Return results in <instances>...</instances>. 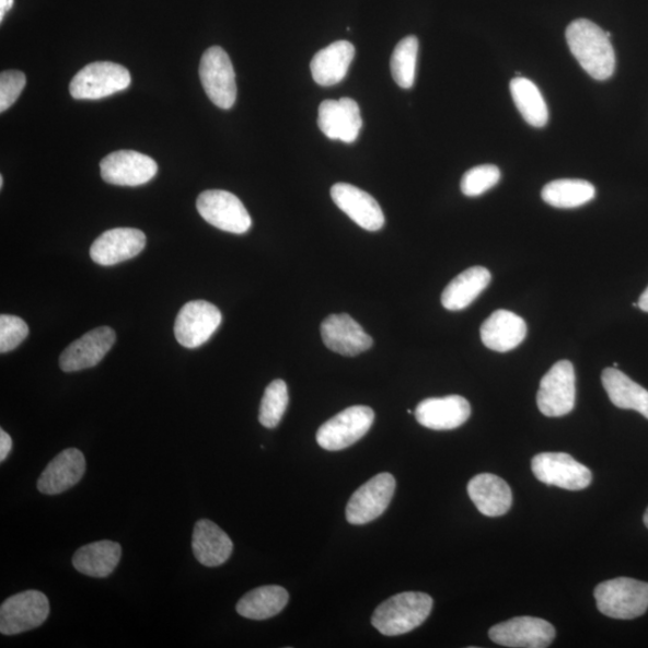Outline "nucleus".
<instances>
[{
	"instance_id": "obj_1",
	"label": "nucleus",
	"mask_w": 648,
	"mask_h": 648,
	"mask_svg": "<svg viewBox=\"0 0 648 648\" xmlns=\"http://www.w3.org/2000/svg\"><path fill=\"white\" fill-rule=\"evenodd\" d=\"M610 37L612 34L585 19L572 21L566 31L570 53L597 81L609 80L616 69L615 51Z\"/></svg>"
},
{
	"instance_id": "obj_2",
	"label": "nucleus",
	"mask_w": 648,
	"mask_h": 648,
	"mask_svg": "<svg viewBox=\"0 0 648 648\" xmlns=\"http://www.w3.org/2000/svg\"><path fill=\"white\" fill-rule=\"evenodd\" d=\"M432 604V598L427 593H398L378 606L371 623L385 637H396L421 626L429 617Z\"/></svg>"
},
{
	"instance_id": "obj_3",
	"label": "nucleus",
	"mask_w": 648,
	"mask_h": 648,
	"mask_svg": "<svg viewBox=\"0 0 648 648\" xmlns=\"http://www.w3.org/2000/svg\"><path fill=\"white\" fill-rule=\"evenodd\" d=\"M597 608L616 620H634L648 609V583L630 578L604 581L594 590Z\"/></svg>"
},
{
	"instance_id": "obj_4",
	"label": "nucleus",
	"mask_w": 648,
	"mask_h": 648,
	"mask_svg": "<svg viewBox=\"0 0 648 648\" xmlns=\"http://www.w3.org/2000/svg\"><path fill=\"white\" fill-rule=\"evenodd\" d=\"M375 414L368 406H352L324 423L316 433L323 450L338 452L358 442L371 429Z\"/></svg>"
},
{
	"instance_id": "obj_5",
	"label": "nucleus",
	"mask_w": 648,
	"mask_h": 648,
	"mask_svg": "<svg viewBox=\"0 0 648 648\" xmlns=\"http://www.w3.org/2000/svg\"><path fill=\"white\" fill-rule=\"evenodd\" d=\"M131 84L130 72L111 61H95L77 73L70 83V94L77 100H99L126 91Z\"/></svg>"
},
{
	"instance_id": "obj_6",
	"label": "nucleus",
	"mask_w": 648,
	"mask_h": 648,
	"mask_svg": "<svg viewBox=\"0 0 648 648\" xmlns=\"http://www.w3.org/2000/svg\"><path fill=\"white\" fill-rule=\"evenodd\" d=\"M576 370L569 360H559L541 381L537 405L546 417H563L576 407Z\"/></svg>"
},
{
	"instance_id": "obj_7",
	"label": "nucleus",
	"mask_w": 648,
	"mask_h": 648,
	"mask_svg": "<svg viewBox=\"0 0 648 648\" xmlns=\"http://www.w3.org/2000/svg\"><path fill=\"white\" fill-rule=\"evenodd\" d=\"M196 207L211 227L234 234L251 230L253 220L235 195L225 190H207L198 196Z\"/></svg>"
},
{
	"instance_id": "obj_8",
	"label": "nucleus",
	"mask_w": 648,
	"mask_h": 648,
	"mask_svg": "<svg viewBox=\"0 0 648 648\" xmlns=\"http://www.w3.org/2000/svg\"><path fill=\"white\" fill-rule=\"evenodd\" d=\"M199 78L211 103L222 109H230L234 105L235 72L229 55L221 47H210L204 54Z\"/></svg>"
},
{
	"instance_id": "obj_9",
	"label": "nucleus",
	"mask_w": 648,
	"mask_h": 648,
	"mask_svg": "<svg viewBox=\"0 0 648 648\" xmlns=\"http://www.w3.org/2000/svg\"><path fill=\"white\" fill-rule=\"evenodd\" d=\"M49 615L47 597L35 590L11 595L0 606V632L16 635L40 627Z\"/></svg>"
},
{
	"instance_id": "obj_10",
	"label": "nucleus",
	"mask_w": 648,
	"mask_h": 648,
	"mask_svg": "<svg viewBox=\"0 0 648 648\" xmlns=\"http://www.w3.org/2000/svg\"><path fill=\"white\" fill-rule=\"evenodd\" d=\"M535 478L557 488L579 491L589 488L592 482L591 471L566 453H542L532 459Z\"/></svg>"
},
{
	"instance_id": "obj_11",
	"label": "nucleus",
	"mask_w": 648,
	"mask_h": 648,
	"mask_svg": "<svg viewBox=\"0 0 648 648\" xmlns=\"http://www.w3.org/2000/svg\"><path fill=\"white\" fill-rule=\"evenodd\" d=\"M395 486V478L389 472L361 485L347 504V521L352 525H366L381 517L392 502Z\"/></svg>"
},
{
	"instance_id": "obj_12",
	"label": "nucleus",
	"mask_w": 648,
	"mask_h": 648,
	"mask_svg": "<svg viewBox=\"0 0 648 648\" xmlns=\"http://www.w3.org/2000/svg\"><path fill=\"white\" fill-rule=\"evenodd\" d=\"M220 310L206 301L186 303L180 311L174 324L177 342L186 348H196L206 344L220 327Z\"/></svg>"
},
{
	"instance_id": "obj_13",
	"label": "nucleus",
	"mask_w": 648,
	"mask_h": 648,
	"mask_svg": "<svg viewBox=\"0 0 648 648\" xmlns=\"http://www.w3.org/2000/svg\"><path fill=\"white\" fill-rule=\"evenodd\" d=\"M490 639L505 647L545 648L556 637L552 623L531 616L516 617L494 626L489 630Z\"/></svg>"
},
{
	"instance_id": "obj_14",
	"label": "nucleus",
	"mask_w": 648,
	"mask_h": 648,
	"mask_svg": "<svg viewBox=\"0 0 648 648\" xmlns=\"http://www.w3.org/2000/svg\"><path fill=\"white\" fill-rule=\"evenodd\" d=\"M100 172L108 184L140 186L151 182L158 173L157 162L135 151H119L100 162Z\"/></svg>"
},
{
	"instance_id": "obj_15",
	"label": "nucleus",
	"mask_w": 648,
	"mask_h": 648,
	"mask_svg": "<svg viewBox=\"0 0 648 648\" xmlns=\"http://www.w3.org/2000/svg\"><path fill=\"white\" fill-rule=\"evenodd\" d=\"M319 127L329 140L354 143L363 127L360 108L355 100H326L319 108Z\"/></svg>"
},
{
	"instance_id": "obj_16",
	"label": "nucleus",
	"mask_w": 648,
	"mask_h": 648,
	"mask_svg": "<svg viewBox=\"0 0 648 648\" xmlns=\"http://www.w3.org/2000/svg\"><path fill=\"white\" fill-rule=\"evenodd\" d=\"M116 338V332L109 327H99L84 334L60 355V369L77 372L97 366L114 347Z\"/></svg>"
},
{
	"instance_id": "obj_17",
	"label": "nucleus",
	"mask_w": 648,
	"mask_h": 648,
	"mask_svg": "<svg viewBox=\"0 0 648 648\" xmlns=\"http://www.w3.org/2000/svg\"><path fill=\"white\" fill-rule=\"evenodd\" d=\"M147 243L146 234L137 229L119 228L97 236L91 246V257L104 267L121 264L142 253Z\"/></svg>"
},
{
	"instance_id": "obj_18",
	"label": "nucleus",
	"mask_w": 648,
	"mask_h": 648,
	"mask_svg": "<svg viewBox=\"0 0 648 648\" xmlns=\"http://www.w3.org/2000/svg\"><path fill=\"white\" fill-rule=\"evenodd\" d=\"M331 196L336 206L352 219L358 227L377 232L384 225V215L377 199L357 186L338 183L333 185Z\"/></svg>"
},
{
	"instance_id": "obj_19",
	"label": "nucleus",
	"mask_w": 648,
	"mask_h": 648,
	"mask_svg": "<svg viewBox=\"0 0 648 648\" xmlns=\"http://www.w3.org/2000/svg\"><path fill=\"white\" fill-rule=\"evenodd\" d=\"M321 336L331 351L355 357L369 350L371 336L350 315H331L321 324Z\"/></svg>"
},
{
	"instance_id": "obj_20",
	"label": "nucleus",
	"mask_w": 648,
	"mask_h": 648,
	"mask_svg": "<svg viewBox=\"0 0 648 648\" xmlns=\"http://www.w3.org/2000/svg\"><path fill=\"white\" fill-rule=\"evenodd\" d=\"M415 415L420 426L428 429L454 430L471 417V405L460 395L430 397L417 406Z\"/></svg>"
},
{
	"instance_id": "obj_21",
	"label": "nucleus",
	"mask_w": 648,
	"mask_h": 648,
	"mask_svg": "<svg viewBox=\"0 0 648 648\" xmlns=\"http://www.w3.org/2000/svg\"><path fill=\"white\" fill-rule=\"evenodd\" d=\"M528 335V324L508 310H497L482 324L483 344L495 352L514 350Z\"/></svg>"
},
{
	"instance_id": "obj_22",
	"label": "nucleus",
	"mask_w": 648,
	"mask_h": 648,
	"mask_svg": "<svg viewBox=\"0 0 648 648\" xmlns=\"http://www.w3.org/2000/svg\"><path fill=\"white\" fill-rule=\"evenodd\" d=\"M84 472V455L77 448H69L46 466L37 479V490L44 495L65 493L82 479Z\"/></svg>"
},
{
	"instance_id": "obj_23",
	"label": "nucleus",
	"mask_w": 648,
	"mask_h": 648,
	"mask_svg": "<svg viewBox=\"0 0 648 648\" xmlns=\"http://www.w3.org/2000/svg\"><path fill=\"white\" fill-rule=\"evenodd\" d=\"M467 493L472 502L485 517H502L509 512L513 504L509 485L491 473H482L473 477L467 485Z\"/></svg>"
},
{
	"instance_id": "obj_24",
	"label": "nucleus",
	"mask_w": 648,
	"mask_h": 648,
	"mask_svg": "<svg viewBox=\"0 0 648 648\" xmlns=\"http://www.w3.org/2000/svg\"><path fill=\"white\" fill-rule=\"evenodd\" d=\"M193 551L199 564L219 567L228 563L233 553V543L217 523L208 519L196 522L193 534Z\"/></svg>"
},
{
	"instance_id": "obj_25",
	"label": "nucleus",
	"mask_w": 648,
	"mask_h": 648,
	"mask_svg": "<svg viewBox=\"0 0 648 648\" xmlns=\"http://www.w3.org/2000/svg\"><path fill=\"white\" fill-rule=\"evenodd\" d=\"M356 55L351 43L336 42L321 49L311 60V74L315 82L322 86H331L340 83L350 69Z\"/></svg>"
},
{
	"instance_id": "obj_26",
	"label": "nucleus",
	"mask_w": 648,
	"mask_h": 648,
	"mask_svg": "<svg viewBox=\"0 0 648 648\" xmlns=\"http://www.w3.org/2000/svg\"><path fill=\"white\" fill-rule=\"evenodd\" d=\"M120 557V544L100 541L80 547L72 557V565L86 577L107 578L119 565Z\"/></svg>"
},
{
	"instance_id": "obj_27",
	"label": "nucleus",
	"mask_w": 648,
	"mask_h": 648,
	"mask_svg": "<svg viewBox=\"0 0 648 648\" xmlns=\"http://www.w3.org/2000/svg\"><path fill=\"white\" fill-rule=\"evenodd\" d=\"M491 273L484 267H471L448 284L441 302L447 310L459 311L470 306L488 288Z\"/></svg>"
},
{
	"instance_id": "obj_28",
	"label": "nucleus",
	"mask_w": 648,
	"mask_h": 648,
	"mask_svg": "<svg viewBox=\"0 0 648 648\" xmlns=\"http://www.w3.org/2000/svg\"><path fill=\"white\" fill-rule=\"evenodd\" d=\"M603 387L610 402L622 409L637 410L648 419V391L629 379L617 368H608L602 373Z\"/></svg>"
},
{
	"instance_id": "obj_29",
	"label": "nucleus",
	"mask_w": 648,
	"mask_h": 648,
	"mask_svg": "<svg viewBox=\"0 0 648 648\" xmlns=\"http://www.w3.org/2000/svg\"><path fill=\"white\" fill-rule=\"evenodd\" d=\"M289 600V592L281 586H261L243 595L235 609L245 618L264 621L280 614Z\"/></svg>"
},
{
	"instance_id": "obj_30",
	"label": "nucleus",
	"mask_w": 648,
	"mask_h": 648,
	"mask_svg": "<svg viewBox=\"0 0 648 648\" xmlns=\"http://www.w3.org/2000/svg\"><path fill=\"white\" fill-rule=\"evenodd\" d=\"M510 93L520 115L531 127L546 126L549 111L537 85L528 79L517 78L510 82Z\"/></svg>"
},
{
	"instance_id": "obj_31",
	"label": "nucleus",
	"mask_w": 648,
	"mask_h": 648,
	"mask_svg": "<svg viewBox=\"0 0 648 648\" xmlns=\"http://www.w3.org/2000/svg\"><path fill=\"white\" fill-rule=\"evenodd\" d=\"M595 197L594 186L582 180H558L546 184L542 190L543 201L555 208H579Z\"/></svg>"
},
{
	"instance_id": "obj_32",
	"label": "nucleus",
	"mask_w": 648,
	"mask_h": 648,
	"mask_svg": "<svg viewBox=\"0 0 648 648\" xmlns=\"http://www.w3.org/2000/svg\"><path fill=\"white\" fill-rule=\"evenodd\" d=\"M419 42L416 36H406L394 48L391 58L393 79L404 90L413 89L416 80Z\"/></svg>"
},
{
	"instance_id": "obj_33",
	"label": "nucleus",
	"mask_w": 648,
	"mask_h": 648,
	"mask_svg": "<svg viewBox=\"0 0 648 648\" xmlns=\"http://www.w3.org/2000/svg\"><path fill=\"white\" fill-rule=\"evenodd\" d=\"M288 384L282 380L273 381L262 397L258 420L267 429L277 428L288 409Z\"/></svg>"
},
{
	"instance_id": "obj_34",
	"label": "nucleus",
	"mask_w": 648,
	"mask_h": 648,
	"mask_svg": "<svg viewBox=\"0 0 648 648\" xmlns=\"http://www.w3.org/2000/svg\"><path fill=\"white\" fill-rule=\"evenodd\" d=\"M500 180V169L495 165H481L464 174L460 188L465 196L477 197L493 189Z\"/></svg>"
},
{
	"instance_id": "obj_35",
	"label": "nucleus",
	"mask_w": 648,
	"mask_h": 648,
	"mask_svg": "<svg viewBox=\"0 0 648 648\" xmlns=\"http://www.w3.org/2000/svg\"><path fill=\"white\" fill-rule=\"evenodd\" d=\"M30 328L21 317L0 316V354L15 350L27 338Z\"/></svg>"
},
{
	"instance_id": "obj_36",
	"label": "nucleus",
	"mask_w": 648,
	"mask_h": 648,
	"mask_svg": "<svg viewBox=\"0 0 648 648\" xmlns=\"http://www.w3.org/2000/svg\"><path fill=\"white\" fill-rule=\"evenodd\" d=\"M26 74L18 70H9L0 74V112H5L18 102L24 86Z\"/></svg>"
},
{
	"instance_id": "obj_37",
	"label": "nucleus",
	"mask_w": 648,
	"mask_h": 648,
	"mask_svg": "<svg viewBox=\"0 0 648 648\" xmlns=\"http://www.w3.org/2000/svg\"><path fill=\"white\" fill-rule=\"evenodd\" d=\"M12 450V440L10 435L3 429L0 430V461H5Z\"/></svg>"
},
{
	"instance_id": "obj_38",
	"label": "nucleus",
	"mask_w": 648,
	"mask_h": 648,
	"mask_svg": "<svg viewBox=\"0 0 648 648\" xmlns=\"http://www.w3.org/2000/svg\"><path fill=\"white\" fill-rule=\"evenodd\" d=\"M14 7V0H0V21L3 22L9 10Z\"/></svg>"
},
{
	"instance_id": "obj_39",
	"label": "nucleus",
	"mask_w": 648,
	"mask_h": 648,
	"mask_svg": "<svg viewBox=\"0 0 648 648\" xmlns=\"http://www.w3.org/2000/svg\"><path fill=\"white\" fill-rule=\"evenodd\" d=\"M638 306L645 311V313H648V288L641 294Z\"/></svg>"
},
{
	"instance_id": "obj_40",
	"label": "nucleus",
	"mask_w": 648,
	"mask_h": 648,
	"mask_svg": "<svg viewBox=\"0 0 648 648\" xmlns=\"http://www.w3.org/2000/svg\"><path fill=\"white\" fill-rule=\"evenodd\" d=\"M644 523H645V526L648 529V508H647L646 513L644 516Z\"/></svg>"
},
{
	"instance_id": "obj_41",
	"label": "nucleus",
	"mask_w": 648,
	"mask_h": 648,
	"mask_svg": "<svg viewBox=\"0 0 648 648\" xmlns=\"http://www.w3.org/2000/svg\"><path fill=\"white\" fill-rule=\"evenodd\" d=\"M3 186H4V177L0 176V188L3 189Z\"/></svg>"
}]
</instances>
